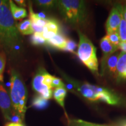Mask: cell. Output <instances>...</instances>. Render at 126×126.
<instances>
[{"label":"cell","instance_id":"83f0119b","mask_svg":"<svg viewBox=\"0 0 126 126\" xmlns=\"http://www.w3.org/2000/svg\"><path fill=\"white\" fill-rule=\"evenodd\" d=\"M119 49L122 50V52L126 53V42H121L119 46Z\"/></svg>","mask_w":126,"mask_h":126},{"label":"cell","instance_id":"5b68a950","mask_svg":"<svg viewBox=\"0 0 126 126\" xmlns=\"http://www.w3.org/2000/svg\"><path fill=\"white\" fill-rule=\"evenodd\" d=\"M79 44L77 54L82 63L93 73H98V60L96 48L90 39L79 31H78Z\"/></svg>","mask_w":126,"mask_h":126},{"label":"cell","instance_id":"7402d4cb","mask_svg":"<svg viewBox=\"0 0 126 126\" xmlns=\"http://www.w3.org/2000/svg\"><path fill=\"white\" fill-rule=\"evenodd\" d=\"M106 36L110 43L119 48V46L121 43V40L118 32L107 33Z\"/></svg>","mask_w":126,"mask_h":126},{"label":"cell","instance_id":"4fadbf2b","mask_svg":"<svg viewBox=\"0 0 126 126\" xmlns=\"http://www.w3.org/2000/svg\"><path fill=\"white\" fill-rule=\"evenodd\" d=\"M68 39L64 34L59 33L52 38L47 41V45L56 48L57 49L64 50Z\"/></svg>","mask_w":126,"mask_h":126},{"label":"cell","instance_id":"1f68e13d","mask_svg":"<svg viewBox=\"0 0 126 126\" xmlns=\"http://www.w3.org/2000/svg\"><path fill=\"white\" fill-rule=\"evenodd\" d=\"M126 126V125H125V126Z\"/></svg>","mask_w":126,"mask_h":126},{"label":"cell","instance_id":"d4e9b609","mask_svg":"<svg viewBox=\"0 0 126 126\" xmlns=\"http://www.w3.org/2000/svg\"><path fill=\"white\" fill-rule=\"evenodd\" d=\"M65 84L60 78L53 76V80L51 82L52 88H65Z\"/></svg>","mask_w":126,"mask_h":126},{"label":"cell","instance_id":"ac0fdd59","mask_svg":"<svg viewBox=\"0 0 126 126\" xmlns=\"http://www.w3.org/2000/svg\"><path fill=\"white\" fill-rule=\"evenodd\" d=\"M68 126H108L86 122L81 119H70L68 120Z\"/></svg>","mask_w":126,"mask_h":126},{"label":"cell","instance_id":"9a60e30c","mask_svg":"<svg viewBox=\"0 0 126 126\" xmlns=\"http://www.w3.org/2000/svg\"><path fill=\"white\" fill-rule=\"evenodd\" d=\"M18 31L22 35H32L34 33L32 28V23L31 19L23 20L16 24Z\"/></svg>","mask_w":126,"mask_h":126},{"label":"cell","instance_id":"52a82bcc","mask_svg":"<svg viewBox=\"0 0 126 126\" xmlns=\"http://www.w3.org/2000/svg\"><path fill=\"white\" fill-rule=\"evenodd\" d=\"M123 18V5L116 4L110 11L106 22L107 33L118 32L120 24Z\"/></svg>","mask_w":126,"mask_h":126},{"label":"cell","instance_id":"8992f818","mask_svg":"<svg viewBox=\"0 0 126 126\" xmlns=\"http://www.w3.org/2000/svg\"><path fill=\"white\" fill-rule=\"evenodd\" d=\"M47 71L43 67H40L36 71L32 80V88L37 94L44 98L49 100L53 97V89L48 88L43 83V77Z\"/></svg>","mask_w":126,"mask_h":126},{"label":"cell","instance_id":"e0dca14e","mask_svg":"<svg viewBox=\"0 0 126 126\" xmlns=\"http://www.w3.org/2000/svg\"><path fill=\"white\" fill-rule=\"evenodd\" d=\"M36 5L43 9H51L57 8V1L55 0H36L34 1Z\"/></svg>","mask_w":126,"mask_h":126},{"label":"cell","instance_id":"30bf717a","mask_svg":"<svg viewBox=\"0 0 126 126\" xmlns=\"http://www.w3.org/2000/svg\"><path fill=\"white\" fill-rule=\"evenodd\" d=\"M120 53L118 51L115 52L113 54H111L107 60L106 64H105L104 70L101 74L102 75L105 74L106 72L111 75H116L117 72V64L119 59Z\"/></svg>","mask_w":126,"mask_h":126},{"label":"cell","instance_id":"9c48e42d","mask_svg":"<svg viewBox=\"0 0 126 126\" xmlns=\"http://www.w3.org/2000/svg\"><path fill=\"white\" fill-rule=\"evenodd\" d=\"M100 46L103 52V57L101 60V72H100V73L102 74L105 68L107 60L111 54L117 51L119 48L110 43L106 36H104L100 40Z\"/></svg>","mask_w":126,"mask_h":126},{"label":"cell","instance_id":"44dd1931","mask_svg":"<svg viewBox=\"0 0 126 126\" xmlns=\"http://www.w3.org/2000/svg\"><path fill=\"white\" fill-rule=\"evenodd\" d=\"M7 56L4 51L0 52V82L4 81V71L5 68Z\"/></svg>","mask_w":126,"mask_h":126},{"label":"cell","instance_id":"8fae6325","mask_svg":"<svg viewBox=\"0 0 126 126\" xmlns=\"http://www.w3.org/2000/svg\"><path fill=\"white\" fill-rule=\"evenodd\" d=\"M116 76L119 80H126V53H120Z\"/></svg>","mask_w":126,"mask_h":126},{"label":"cell","instance_id":"6da1fadb","mask_svg":"<svg viewBox=\"0 0 126 126\" xmlns=\"http://www.w3.org/2000/svg\"><path fill=\"white\" fill-rule=\"evenodd\" d=\"M23 40L15 20L9 7V1L0 6V46L11 58L18 57L22 51Z\"/></svg>","mask_w":126,"mask_h":126},{"label":"cell","instance_id":"ffe728a7","mask_svg":"<svg viewBox=\"0 0 126 126\" xmlns=\"http://www.w3.org/2000/svg\"><path fill=\"white\" fill-rule=\"evenodd\" d=\"M31 42L34 46H43L47 45V41L43 37L42 33H34L31 37Z\"/></svg>","mask_w":126,"mask_h":126},{"label":"cell","instance_id":"5bb4252c","mask_svg":"<svg viewBox=\"0 0 126 126\" xmlns=\"http://www.w3.org/2000/svg\"><path fill=\"white\" fill-rule=\"evenodd\" d=\"M67 89L65 88H59L55 89V90L53 91V96L55 99V100L57 102L59 105L60 106L61 108L63 109L64 112L65 113L66 117L67 119V121L69 120L67 114V112L65 111V105H64V102H65V99L67 96Z\"/></svg>","mask_w":126,"mask_h":126},{"label":"cell","instance_id":"2e32d148","mask_svg":"<svg viewBox=\"0 0 126 126\" xmlns=\"http://www.w3.org/2000/svg\"><path fill=\"white\" fill-rule=\"evenodd\" d=\"M48 100L37 94L33 97L31 106L37 110H44L48 107Z\"/></svg>","mask_w":126,"mask_h":126},{"label":"cell","instance_id":"7a4b0ae2","mask_svg":"<svg viewBox=\"0 0 126 126\" xmlns=\"http://www.w3.org/2000/svg\"><path fill=\"white\" fill-rule=\"evenodd\" d=\"M63 76L83 97L90 101L103 102L112 106H117L122 103V99L119 96L108 88L88 82H80L66 75H63Z\"/></svg>","mask_w":126,"mask_h":126},{"label":"cell","instance_id":"3957f363","mask_svg":"<svg viewBox=\"0 0 126 126\" xmlns=\"http://www.w3.org/2000/svg\"><path fill=\"white\" fill-rule=\"evenodd\" d=\"M9 96L15 115L21 121L25 120L27 107L28 90L20 74L12 69L10 72Z\"/></svg>","mask_w":126,"mask_h":126},{"label":"cell","instance_id":"f1b7e54d","mask_svg":"<svg viewBox=\"0 0 126 126\" xmlns=\"http://www.w3.org/2000/svg\"><path fill=\"white\" fill-rule=\"evenodd\" d=\"M15 2V4H17L18 5H19L20 6V7H26V1H24V0H15L14 1Z\"/></svg>","mask_w":126,"mask_h":126},{"label":"cell","instance_id":"f546056e","mask_svg":"<svg viewBox=\"0 0 126 126\" xmlns=\"http://www.w3.org/2000/svg\"><path fill=\"white\" fill-rule=\"evenodd\" d=\"M123 15L124 19L126 22V4L123 6Z\"/></svg>","mask_w":126,"mask_h":126},{"label":"cell","instance_id":"484cf974","mask_svg":"<svg viewBox=\"0 0 126 126\" xmlns=\"http://www.w3.org/2000/svg\"><path fill=\"white\" fill-rule=\"evenodd\" d=\"M53 76L50 74L48 72L46 71L45 72V75H44L43 77V83L46 86H48V88H51V82L52 80H53ZM53 89V88H52Z\"/></svg>","mask_w":126,"mask_h":126},{"label":"cell","instance_id":"ba28073f","mask_svg":"<svg viewBox=\"0 0 126 126\" xmlns=\"http://www.w3.org/2000/svg\"><path fill=\"white\" fill-rule=\"evenodd\" d=\"M0 109L5 119L9 122H13L12 119L15 113L12 109L10 96L1 82H0Z\"/></svg>","mask_w":126,"mask_h":126},{"label":"cell","instance_id":"7c38bea8","mask_svg":"<svg viewBox=\"0 0 126 126\" xmlns=\"http://www.w3.org/2000/svg\"><path fill=\"white\" fill-rule=\"evenodd\" d=\"M9 7L12 17L15 20H21L27 16V11L25 8L16 5L15 2L12 0L9 1Z\"/></svg>","mask_w":126,"mask_h":126},{"label":"cell","instance_id":"4316f807","mask_svg":"<svg viewBox=\"0 0 126 126\" xmlns=\"http://www.w3.org/2000/svg\"><path fill=\"white\" fill-rule=\"evenodd\" d=\"M4 126H25V125L20 122H9L5 124Z\"/></svg>","mask_w":126,"mask_h":126},{"label":"cell","instance_id":"603a6c76","mask_svg":"<svg viewBox=\"0 0 126 126\" xmlns=\"http://www.w3.org/2000/svg\"><path fill=\"white\" fill-rule=\"evenodd\" d=\"M118 33H119L121 42H126V20L124 19V18L122 19L120 24L119 30H118Z\"/></svg>","mask_w":126,"mask_h":126},{"label":"cell","instance_id":"cb8c5ba5","mask_svg":"<svg viewBox=\"0 0 126 126\" xmlns=\"http://www.w3.org/2000/svg\"><path fill=\"white\" fill-rule=\"evenodd\" d=\"M77 46H77V43H75L74 41L72 40V39H68L64 51H68L70 52V53H73V54H75V53H77L75 52V50L77 49Z\"/></svg>","mask_w":126,"mask_h":126},{"label":"cell","instance_id":"4dcf8cb0","mask_svg":"<svg viewBox=\"0 0 126 126\" xmlns=\"http://www.w3.org/2000/svg\"><path fill=\"white\" fill-rule=\"evenodd\" d=\"M4 0H0V6H1V5H2L3 3H4Z\"/></svg>","mask_w":126,"mask_h":126},{"label":"cell","instance_id":"277c9868","mask_svg":"<svg viewBox=\"0 0 126 126\" xmlns=\"http://www.w3.org/2000/svg\"><path fill=\"white\" fill-rule=\"evenodd\" d=\"M57 8L65 22L78 26L85 22L87 12L85 2L82 0H59Z\"/></svg>","mask_w":126,"mask_h":126},{"label":"cell","instance_id":"d6986e66","mask_svg":"<svg viewBox=\"0 0 126 126\" xmlns=\"http://www.w3.org/2000/svg\"><path fill=\"white\" fill-rule=\"evenodd\" d=\"M45 28L48 31L54 33L55 34H57L60 33V27L59 23H58L57 20L53 19H47Z\"/></svg>","mask_w":126,"mask_h":126}]
</instances>
